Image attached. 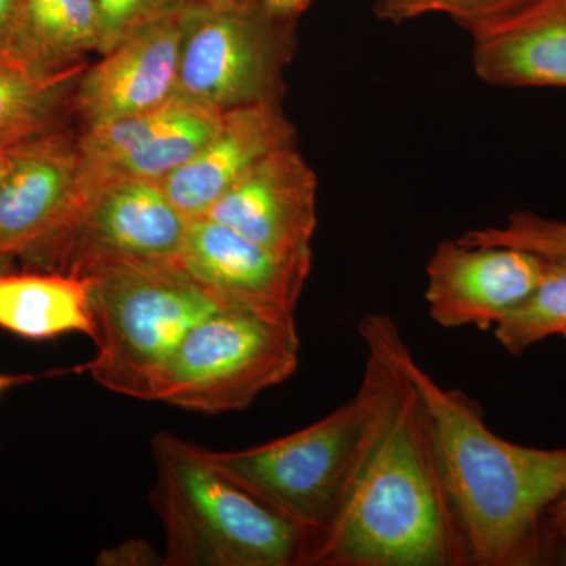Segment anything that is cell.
<instances>
[{
  "label": "cell",
  "mask_w": 566,
  "mask_h": 566,
  "mask_svg": "<svg viewBox=\"0 0 566 566\" xmlns=\"http://www.w3.org/2000/svg\"><path fill=\"white\" fill-rule=\"evenodd\" d=\"M493 331L495 340L512 356H521L549 337L566 338L565 260L546 259L535 289Z\"/></svg>",
  "instance_id": "obj_20"
},
{
  "label": "cell",
  "mask_w": 566,
  "mask_h": 566,
  "mask_svg": "<svg viewBox=\"0 0 566 566\" xmlns=\"http://www.w3.org/2000/svg\"><path fill=\"white\" fill-rule=\"evenodd\" d=\"M151 502L167 566H307L318 535L234 482L207 449L169 431L153 439Z\"/></svg>",
  "instance_id": "obj_4"
},
{
  "label": "cell",
  "mask_w": 566,
  "mask_h": 566,
  "mask_svg": "<svg viewBox=\"0 0 566 566\" xmlns=\"http://www.w3.org/2000/svg\"><path fill=\"white\" fill-rule=\"evenodd\" d=\"M81 73V65L54 74H36L14 63L0 62V145L36 136Z\"/></svg>",
  "instance_id": "obj_19"
},
{
  "label": "cell",
  "mask_w": 566,
  "mask_h": 566,
  "mask_svg": "<svg viewBox=\"0 0 566 566\" xmlns=\"http://www.w3.org/2000/svg\"><path fill=\"white\" fill-rule=\"evenodd\" d=\"M312 255H282L210 218L193 219L178 263L223 305L294 316Z\"/></svg>",
  "instance_id": "obj_10"
},
{
  "label": "cell",
  "mask_w": 566,
  "mask_h": 566,
  "mask_svg": "<svg viewBox=\"0 0 566 566\" xmlns=\"http://www.w3.org/2000/svg\"><path fill=\"white\" fill-rule=\"evenodd\" d=\"M82 180L80 142L36 134L11 145L0 178V259H22L51 237L80 202Z\"/></svg>",
  "instance_id": "obj_12"
},
{
  "label": "cell",
  "mask_w": 566,
  "mask_h": 566,
  "mask_svg": "<svg viewBox=\"0 0 566 566\" xmlns=\"http://www.w3.org/2000/svg\"><path fill=\"white\" fill-rule=\"evenodd\" d=\"M11 145H0V178H2V175L3 172H6L7 169V164H9Z\"/></svg>",
  "instance_id": "obj_29"
},
{
  "label": "cell",
  "mask_w": 566,
  "mask_h": 566,
  "mask_svg": "<svg viewBox=\"0 0 566 566\" xmlns=\"http://www.w3.org/2000/svg\"><path fill=\"white\" fill-rule=\"evenodd\" d=\"M35 379H39V376L0 374V397H2L7 390L13 389V387L29 385V382L35 381Z\"/></svg>",
  "instance_id": "obj_28"
},
{
  "label": "cell",
  "mask_w": 566,
  "mask_h": 566,
  "mask_svg": "<svg viewBox=\"0 0 566 566\" xmlns=\"http://www.w3.org/2000/svg\"><path fill=\"white\" fill-rule=\"evenodd\" d=\"M189 0L126 35L77 81L85 128L134 117L177 96Z\"/></svg>",
  "instance_id": "obj_11"
},
{
  "label": "cell",
  "mask_w": 566,
  "mask_h": 566,
  "mask_svg": "<svg viewBox=\"0 0 566 566\" xmlns=\"http://www.w3.org/2000/svg\"><path fill=\"white\" fill-rule=\"evenodd\" d=\"M222 114L175 96L156 109L85 128L84 167L93 174L161 182L218 132Z\"/></svg>",
  "instance_id": "obj_14"
},
{
  "label": "cell",
  "mask_w": 566,
  "mask_h": 566,
  "mask_svg": "<svg viewBox=\"0 0 566 566\" xmlns=\"http://www.w3.org/2000/svg\"><path fill=\"white\" fill-rule=\"evenodd\" d=\"M318 180L294 147L264 158L207 216L282 255H312Z\"/></svg>",
  "instance_id": "obj_13"
},
{
  "label": "cell",
  "mask_w": 566,
  "mask_h": 566,
  "mask_svg": "<svg viewBox=\"0 0 566 566\" xmlns=\"http://www.w3.org/2000/svg\"><path fill=\"white\" fill-rule=\"evenodd\" d=\"M289 147H294V129L279 103L223 112L214 136L159 185L170 202L193 221L207 216L256 164Z\"/></svg>",
  "instance_id": "obj_15"
},
{
  "label": "cell",
  "mask_w": 566,
  "mask_h": 566,
  "mask_svg": "<svg viewBox=\"0 0 566 566\" xmlns=\"http://www.w3.org/2000/svg\"><path fill=\"white\" fill-rule=\"evenodd\" d=\"M182 0H96L99 20V54L109 51L126 35L167 11Z\"/></svg>",
  "instance_id": "obj_23"
},
{
  "label": "cell",
  "mask_w": 566,
  "mask_h": 566,
  "mask_svg": "<svg viewBox=\"0 0 566 566\" xmlns=\"http://www.w3.org/2000/svg\"><path fill=\"white\" fill-rule=\"evenodd\" d=\"M99 50L96 0H21L9 61L36 74L74 69Z\"/></svg>",
  "instance_id": "obj_18"
},
{
  "label": "cell",
  "mask_w": 566,
  "mask_h": 566,
  "mask_svg": "<svg viewBox=\"0 0 566 566\" xmlns=\"http://www.w3.org/2000/svg\"><path fill=\"white\" fill-rule=\"evenodd\" d=\"M545 0H371L376 18L392 24L441 14L471 33L488 31Z\"/></svg>",
  "instance_id": "obj_21"
},
{
  "label": "cell",
  "mask_w": 566,
  "mask_h": 566,
  "mask_svg": "<svg viewBox=\"0 0 566 566\" xmlns=\"http://www.w3.org/2000/svg\"><path fill=\"white\" fill-rule=\"evenodd\" d=\"M20 9L21 0H0V62H10L11 40Z\"/></svg>",
  "instance_id": "obj_26"
},
{
  "label": "cell",
  "mask_w": 566,
  "mask_h": 566,
  "mask_svg": "<svg viewBox=\"0 0 566 566\" xmlns=\"http://www.w3.org/2000/svg\"><path fill=\"white\" fill-rule=\"evenodd\" d=\"M458 240L471 245H505L566 262V221L542 218L531 211L515 212L505 226L469 230Z\"/></svg>",
  "instance_id": "obj_22"
},
{
  "label": "cell",
  "mask_w": 566,
  "mask_h": 566,
  "mask_svg": "<svg viewBox=\"0 0 566 566\" xmlns=\"http://www.w3.org/2000/svg\"><path fill=\"white\" fill-rule=\"evenodd\" d=\"M368 318L419 395L468 566L539 565V523L566 491V449L513 444L495 434L482 406L439 385L417 363L392 318Z\"/></svg>",
  "instance_id": "obj_1"
},
{
  "label": "cell",
  "mask_w": 566,
  "mask_h": 566,
  "mask_svg": "<svg viewBox=\"0 0 566 566\" xmlns=\"http://www.w3.org/2000/svg\"><path fill=\"white\" fill-rule=\"evenodd\" d=\"M290 22L271 17L259 0H189L177 96L219 114L279 103Z\"/></svg>",
  "instance_id": "obj_8"
},
{
  "label": "cell",
  "mask_w": 566,
  "mask_h": 566,
  "mask_svg": "<svg viewBox=\"0 0 566 566\" xmlns=\"http://www.w3.org/2000/svg\"><path fill=\"white\" fill-rule=\"evenodd\" d=\"M0 329L33 342L69 334L92 338L87 282L51 271L0 273Z\"/></svg>",
  "instance_id": "obj_17"
},
{
  "label": "cell",
  "mask_w": 566,
  "mask_h": 566,
  "mask_svg": "<svg viewBox=\"0 0 566 566\" xmlns=\"http://www.w3.org/2000/svg\"><path fill=\"white\" fill-rule=\"evenodd\" d=\"M546 259L505 245L442 241L428 260L424 301L442 327L494 329L535 289Z\"/></svg>",
  "instance_id": "obj_9"
},
{
  "label": "cell",
  "mask_w": 566,
  "mask_h": 566,
  "mask_svg": "<svg viewBox=\"0 0 566 566\" xmlns=\"http://www.w3.org/2000/svg\"><path fill=\"white\" fill-rule=\"evenodd\" d=\"M271 17L282 21H293L311 7L314 0H259Z\"/></svg>",
  "instance_id": "obj_27"
},
{
  "label": "cell",
  "mask_w": 566,
  "mask_h": 566,
  "mask_svg": "<svg viewBox=\"0 0 566 566\" xmlns=\"http://www.w3.org/2000/svg\"><path fill=\"white\" fill-rule=\"evenodd\" d=\"M472 40V65L486 84L566 87V0H545Z\"/></svg>",
  "instance_id": "obj_16"
},
{
  "label": "cell",
  "mask_w": 566,
  "mask_h": 566,
  "mask_svg": "<svg viewBox=\"0 0 566 566\" xmlns=\"http://www.w3.org/2000/svg\"><path fill=\"white\" fill-rule=\"evenodd\" d=\"M82 181L70 218L25 253V262L81 279L107 264L178 262L191 221L159 182L93 174L85 167Z\"/></svg>",
  "instance_id": "obj_7"
},
{
  "label": "cell",
  "mask_w": 566,
  "mask_h": 566,
  "mask_svg": "<svg viewBox=\"0 0 566 566\" xmlns=\"http://www.w3.org/2000/svg\"><path fill=\"white\" fill-rule=\"evenodd\" d=\"M359 335L367 349L363 379L340 408L266 444L232 452L207 449L223 474L318 539L348 501L403 379L381 342L363 326Z\"/></svg>",
  "instance_id": "obj_3"
},
{
  "label": "cell",
  "mask_w": 566,
  "mask_h": 566,
  "mask_svg": "<svg viewBox=\"0 0 566 566\" xmlns=\"http://www.w3.org/2000/svg\"><path fill=\"white\" fill-rule=\"evenodd\" d=\"M95 354L84 370L111 392L156 401L182 338L221 303L180 263L107 264L85 277Z\"/></svg>",
  "instance_id": "obj_5"
},
{
  "label": "cell",
  "mask_w": 566,
  "mask_h": 566,
  "mask_svg": "<svg viewBox=\"0 0 566 566\" xmlns=\"http://www.w3.org/2000/svg\"><path fill=\"white\" fill-rule=\"evenodd\" d=\"M98 565L142 566L163 564L155 549L142 539H129L122 545L104 549L98 556Z\"/></svg>",
  "instance_id": "obj_25"
},
{
  "label": "cell",
  "mask_w": 566,
  "mask_h": 566,
  "mask_svg": "<svg viewBox=\"0 0 566 566\" xmlns=\"http://www.w3.org/2000/svg\"><path fill=\"white\" fill-rule=\"evenodd\" d=\"M199 2H221V0H199Z\"/></svg>",
  "instance_id": "obj_30"
},
{
  "label": "cell",
  "mask_w": 566,
  "mask_h": 566,
  "mask_svg": "<svg viewBox=\"0 0 566 566\" xmlns=\"http://www.w3.org/2000/svg\"><path fill=\"white\" fill-rule=\"evenodd\" d=\"M300 352L294 316L221 305L182 338L156 401L202 415L243 411L292 378Z\"/></svg>",
  "instance_id": "obj_6"
},
{
  "label": "cell",
  "mask_w": 566,
  "mask_h": 566,
  "mask_svg": "<svg viewBox=\"0 0 566 566\" xmlns=\"http://www.w3.org/2000/svg\"><path fill=\"white\" fill-rule=\"evenodd\" d=\"M359 326L387 349L367 315ZM400 371L392 411L344 509L319 536L311 566H468L430 424Z\"/></svg>",
  "instance_id": "obj_2"
},
{
  "label": "cell",
  "mask_w": 566,
  "mask_h": 566,
  "mask_svg": "<svg viewBox=\"0 0 566 566\" xmlns=\"http://www.w3.org/2000/svg\"><path fill=\"white\" fill-rule=\"evenodd\" d=\"M538 557L539 565H566V491L542 517Z\"/></svg>",
  "instance_id": "obj_24"
}]
</instances>
